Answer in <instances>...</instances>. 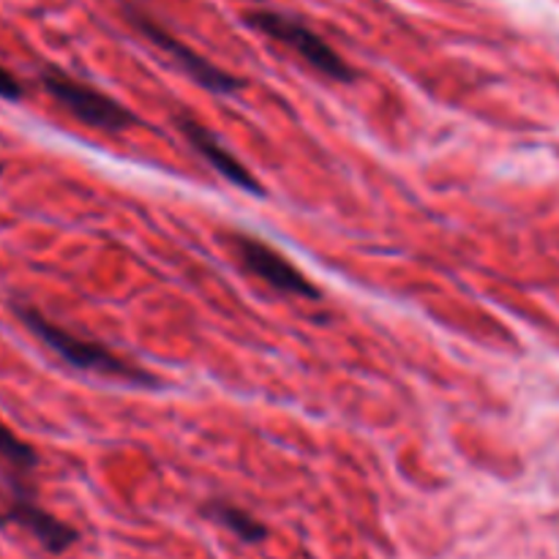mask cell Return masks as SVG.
Segmentation results:
<instances>
[{
    "label": "cell",
    "mask_w": 559,
    "mask_h": 559,
    "mask_svg": "<svg viewBox=\"0 0 559 559\" xmlns=\"http://www.w3.org/2000/svg\"><path fill=\"white\" fill-rule=\"evenodd\" d=\"M14 314L20 317L22 325L33 333L41 344H47L58 358H63L66 364H71L74 369L93 371V374L104 377H120V380L129 382H153V377L147 371H142L140 366L129 364L120 355H115L112 349L102 347L98 342H91V338H82L76 333L66 331L58 322H52L49 317H44L36 306L31 304H14Z\"/></svg>",
    "instance_id": "obj_1"
},
{
    "label": "cell",
    "mask_w": 559,
    "mask_h": 559,
    "mask_svg": "<svg viewBox=\"0 0 559 559\" xmlns=\"http://www.w3.org/2000/svg\"><path fill=\"white\" fill-rule=\"evenodd\" d=\"M249 25L257 27L260 33L271 36L273 41L284 44L287 49H293L306 66L317 71V74L328 76V80H336V82H349L355 80V71L320 33L311 31L306 22L295 20V16L282 14V11H251L249 16Z\"/></svg>",
    "instance_id": "obj_2"
},
{
    "label": "cell",
    "mask_w": 559,
    "mask_h": 559,
    "mask_svg": "<svg viewBox=\"0 0 559 559\" xmlns=\"http://www.w3.org/2000/svg\"><path fill=\"white\" fill-rule=\"evenodd\" d=\"M38 80H41L44 91H47L60 107L69 109L76 120H82V123L91 126V129L123 131L136 123L134 112H129L123 104L115 102L112 96L102 93L98 87L76 80L69 71L58 69V66H44Z\"/></svg>",
    "instance_id": "obj_3"
},
{
    "label": "cell",
    "mask_w": 559,
    "mask_h": 559,
    "mask_svg": "<svg viewBox=\"0 0 559 559\" xmlns=\"http://www.w3.org/2000/svg\"><path fill=\"white\" fill-rule=\"evenodd\" d=\"M126 20H129L131 25L147 38V41H153L164 55H169V58L178 63V69H183L191 80L200 82V85L207 87V91L218 93V96H227V93H238L240 87H243V80H238V76L229 74V71L218 69L216 63H211V60L202 58L200 52L186 47V44L180 41V38H175L167 27L158 25L147 11L134 9V5H126Z\"/></svg>",
    "instance_id": "obj_4"
},
{
    "label": "cell",
    "mask_w": 559,
    "mask_h": 559,
    "mask_svg": "<svg viewBox=\"0 0 559 559\" xmlns=\"http://www.w3.org/2000/svg\"><path fill=\"white\" fill-rule=\"evenodd\" d=\"M11 495L5 508L0 511V527L5 524H16V527L27 530L49 555H63L66 549L76 544V530L69 527L66 522L55 519L52 513L44 511L36 500H33V491L27 489V484H9Z\"/></svg>",
    "instance_id": "obj_5"
},
{
    "label": "cell",
    "mask_w": 559,
    "mask_h": 559,
    "mask_svg": "<svg viewBox=\"0 0 559 559\" xmlns=\"http://www.w3.org/2000/svg\"><path fill=\"white\" fill-rule=\"evenodd\" d=\"M235 249H238V260L243 262L246 271L260 278V282H265L267 287L278 289L284 295H300V298H317L320 295L287 257L262 243L260 238L235 235Z\"/></svg>",
    "instance_id": "obj_6"
},
{
    "label": "cell",
    "mask_w": 559,
    "mask_h": 559,
    "mask_svg": "<svg viewBox=\"0 0 559 559\" xmlns=\"http://www.w3.org/2000/svg\"><path fill=\"white\" fill-rule=\"evenodd\" d=\"M178 126H180V131L186 134V140L191 142V147H194V151L200 153V156L205 158V162L211 164V167L216 169L224 180H229V183L238 186V189L249 191V194H262L260 180L249 173V167H246L238 156H233V153L224 147V142L218 140L213 131H207L200 120L180 115Z\"/></svg>",
    "instance_id": "obj_7"
},
{
    "label": "cell",
    "mask_w": 559,
    "mask_h": 559,
    "mask_svg": "<svg viewBox=\"0 0 559 559\" xmlns=\"http://www.w3.org/2000/svg\"><path fill=\"white\" fill-rule=\"evenodd\" d=\"M0 464L5 467L9 484H27L31 473L38 467V453L5 424H0Z\"/></svg>",
    "instance_id": "obj_8"
},
{
    "label": "cell",
    "mask_w": 559,
    "mask_h": 559,
    "mask_svg": "<svg viewBox=\"0 0 559 559\" xmlns=\"http://www.w3.org/2000/svg\"><path fill=\"white\" fill-rule=\"evenodd\" d=\"M205 516L211 519V522L222 524V527L229 530L233 535H238V538L246 540V544H260V540L267 538V530L260 519L246 513L243 508L229 506V502H222V500L211 502V506H205Z\"/></svg>",
    "instance_id": "obj_9"
},
{
    "label": "cell",
    "mask_w": 559,
    "mask_h": 559,
    "mask_svg": "<svg viewBox=\"0 0 559 559\" xmlns=\"http://www.w3.org/2000/svg\"><path fill=\"white\" fill-rule=\"evenodd\" d=\"M22 96H25L22 82L5 66H0V98H5V102H20Z\"/></svg>",
    "instance_id": "obj_10"
}]
</instances>
